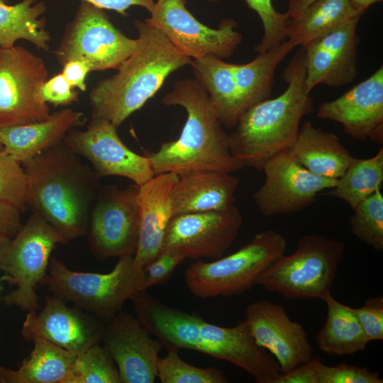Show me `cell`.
Segmentation results:
<instances>
[{
    "instance_id": "obj_1",
    "label": "cell",
    "mask_w": 383,
    "mask_h": 383,
    "mask_svg": "<svg viewBox=\"0 0 383 383\" xmlns=\"http://www.w3.org/2000/svg\"><path fill=\"white\" fill-rule=\"evenodd\" d=\"M135 317L167 350L189 349L242 368L257 383H276L280 373L274 357L258 345L246 320L222 327L172 308L146 290L131 298Z\"/></svg>"
},
{
    "instance_id": "obj_2",
    "label": "cell",
    "mask_w": 383,
    "mask_h": 383,
    "mask_svg": "<svg viewBox=\"0 0 383 383\" xmlns=\"http://www.w3.org/2000/svg\"><path fill=\"white\" fill-rule=\"evenodd\" d=\"M63 141L22 163L26 204L68 242L87 235L99 187L93 169Z\"/></svg>"
},
{
    "instance_id": "obj_3",
    "label": "cell",
    "mask_w": 383,
    "mask_h": 383,
    "mask_svg": "<svg viewBox=\"0 0 383 383\" xmlns=\"http://www.w3.org/2000/svg\"><path fill=\"white\" fill-rule=\"evenodd\" d=\"M166 106L184 109L187 119L179 138L143 152L155 174L178 176L199 171L234 172L243 168L231 152L229 135L205 89L194 79L176 81L162 99Z\"/></svg>"
},
{
    "instance_id": "obj_4",
    "label": "cell",
    "mask_w": 383,
    "mask_h": 383,
    "mask_svg": "<svg viewBox=\"0 0 383 383\" xmlns=\"http://www.w3.org/2000/svg\"><path fill=\"white\" fill-rule=\"evenodd\" d=\"M138 45L118 72L99 81L89 93L91 118L118 127L141 109L178 69L190 65L185 55L156 28L136 20Z\"/></svg>"
},
{
    "instance_id": "obj_5",
    "label": "cell",
    "mask_w": 383,
    "mask_h": 383,
    "mask_svg": "<svg viewBox=\"0 0 383 383\" xmlns=\"http://www.w3.org/2000/svg\"><path fill=\"white\" fill-rule=\"evenodd\" d=\"M282 78L287 84L285 91L248 109L229 135L231 152L243 167L262 171L269 159L288 150L299 134L302 118L313 111V99L305 87L303 48L291 59Z\"/></svg>"
},
{
    "instance_id": "obj_6",
    "label": "cell",
    "mask_w": 383,
    "mask_h": 383,
    "mask_svg": "<svg viewBox=\"0 0 383 383\" xmlns=\"http://www.w3.org/2000/svg\"><path fill=\"white\" fill-rule=\"evenodd\" d=\"M345 250L338 239L304 235L293 253L283 254L260 274L256 284L288 299H321L330 292Z\"/></svg>"
},
{
    "instance_id": "obj_7",
    "label": "cell",
    "mask_w": 383,
    "mask_h": 383,
    "mask_svg": "<svg viewBox=\"0 0 383 383\" xmlns=\"http://www.w3.org/2000/svg\"><path fill=\"white\" fill-rule=\"evenodd\" d=\"M286 249V239L279 233L258 232L229 255L213 262L192 263L184 272L186 286L201 299L239 295L255 285L260 274Z\"/></svg>"
},
{
    "instance_id": "obj_8",
    "label": "cell",
    "mask_w": 383,
    "mask_h": 383,
    "mask_svg": "<svg viewBox=\"0 0 383 383\" xmlns=\"http://www.w3.org/2000/svg\"><path fill=\"white\" fill-rule=\"evenodd\" d=\"M139 272L133 256L119 257L108 273L77 272L51 257L43 284L62 299L74 303L103 322H109L138 292Z\"/></svg>"
},
{
    "instance_id": "obj_9",
    "label": "cell",
    "mask_w": 383,
    "mask_h": 383,
    "mask_svg": "<svg viewBox=\"0 0 383 383\" xmlns=\"http://www.w3.org/2000/svg\"><path fill=\"white\" fill-rule=\"evenodd\" d=\"M67 243L43 217L32 212L11 239L1 266L7 282L17 287L3 298L7 306L14 305L27 312L39 309L36 287L43 283L55 246Z\"/></svg>"
},
{
    "instance_id": "obj_10",
    "label": "cell",
    "mask_w": 383,
    "mask_h": 383,
    "mask_svg": "<svg viewBox=\"0 0 383 383\" xmlns=\"http://www.w3.org/2000/svg\"><path fill=\"white\" fill-rule=\"evenodd\" d=\"M137 38L126 36L104 9L82 1L54 52L62 66L72 60L86 62L91 72L117 70L136 49Z\"/></svg>"
},
{
    "instance_id": "obj_11",
    "label": "cell",
    "mask_w": 383,
    "mask_h": 383,
    "mask_svg": "<svg viewBox=\"0 0 383 383\" xmlns=\"http://www.w3.org/2000/svg\"><path fill=\"white\" fill-rule=\"evenodd\" d=\"M48 77L40 57L22 46L0 48V128L50 116V108L40 94Z\"/></svg>"
},
{
    "instance_id": "obj_12",
    "label": "cell",
    "mask_w": 383,
    "mask_h": 383,
    "mask_svg": "<svg viewBox=\"0 0 383 383\" xmlns=\"http://www.w3.org/2000/svg\"><path fill=\"white\" fill-rule=\"evenodd\" d=\"M145 21L158 29L179 51L192 59L206 55L231 57L243 36L230 18L218 28L199 22L186 7V0H157Z\"/></svg>"
},
{
    "instance_id": "obj_13",
    "label": "cell",
    "mask_w": 383,
    "mask_h": 383,
    "mask_svg": "<svg viewBox=\"0 0 383 383\" xmlns=\"http://www.w3.org/2000/svg\"><path fill=\"white\" fill-rule=\"evenodd\" d=\"M139 186L109 185L99 190L87 233L93 255L99 259L134 255L139 237L137 196Z\"/></svg>"
},
{
    "instance_id": "obj_14",
    "label": "cell",
    "mask_w": 383,
    "mask_h": 383,
    "mask_svg": "<svg viewBox=\"0 0 383 383\" xmlns=\"http://www.w3.org/2000/svg\"><path fill=\"white\" fill-rule=\"evenodd\" d=\"M265 182L252 196L260 213L266 217L289 214L311 205L318 194L333 188L337 179L315 174L289 152H281L264 165Z\"/></svg>"
},
{
    "instance_id": "obj_15",
    "label": "cell",
    "mask_w": 383,
    "mask_h": 383,
    "mask_svg": "<svg viewBox=\"0 0 383 383\" xmlns=\"http://www.w3.org/2000/svg\"><path fill=\"white\" fill-rule=\"evenodd\" d=\"M117 126L101 118H92L84 131L72 128L62 141L91 165L97 178L119 176L140 186L155 174L149 160L130 150L121 140Z\"/></svg>"
},
{
    "instance_id": "obj_16",
    "label": "cell",
    "mask_w": 383,
    "mask_h": 383,
    "mask_svg": "<svg viewBox=\"0 0 383 383\" xmlns=\"http://www.w3.org/2000/svg\"><path fill=\"white\" fill-rule=\"evenodd\" d=\"M243 220L233 204L227 209L173 216L167 225L162 249L185 259H218L237 238Z\"/></svg>"
},
{
    "instance_id": "obj_17",
    "label": "cell",
    "mask_w": 383,
    "mask_h": 383,
    "mask_svg": "<svg viewBox=\"0 0 383 383\" xmlns=\"http://www.w3.org/2000/svg\"><path fill=\"white\" fill-rule=\"evenodd\" d=\"M245 320L256 343L274 357L282 373L313 359L307 332L290 319L282 304L268 299L252 302L247 306Z\"/></svg>"
},
{
    "instance_id": "obj_18",
    "label": "cell",
    "mask_w": 383,
    "mask_h": 383,
    "mask_svg": "<svg viewBox=\"0 0 383 383\" xmlns=\"http://www.w3.org/2000/svg\"><path fill=\"white\" fill-rule=\"evenodd\" d=\"M106 326L103 346L113 358L121 383H153L162 343L136 317L120 311Z\"/></svg>"
},
{
    "instance_id": "obj_19",
    "label": "cell",
    "mask_w": 383,
    "mask_h": 383,
    "mask_svg": "<svg viewBox=\"0 0 383 383\" xmlns=\"http://www.w3.org/2000/svg\"><path fill=\"white\" fill-rule=\"evenodd\" d=\"M106 326L55 295L46 296L43 309L28 312L21 333L27 340L40 338L75 354L101 343Z\"/></svg>"
},
{
    "instance_id": "obj_20",
    "label": "cell",
    "mask_w": 383,
    "mask_h": 383,
    "mask_svg": "<svg viewBox=\"0 0 383 383\" xmlns=\"http://www.w3.org/2000/svg\"><path fill=\"white\" fill-rule=\"evenodd\" d=\"M316 116L338 122L350 138L383 143V66L340 97L322 102Z\"/></svg>"
},
{
    "instance_id": "obj_21",
    "label": "cell",
    "mask_w": 383,
    "mask_h": 383,
    "mask_svg": "<svg viewBox=\"0 0 383 383\" xmlns=\"http://www.w3.org/2000/svg\"><path fill=\"white\" fill-rule=\"evenodd\" d=\"M360 13L333 32L310 43L304 49L305 87L309 93L318 84L340 87L358 75L357 28Z\"/></svg>"
},
{
    "instance_id": "obj_22",
    "label": "cell",
    "mask_w": 383,
    "mask_h": 383,
    "mask_svg": "<svg viewBox=\"0 0 383 383\" xmlns=\"http://www.w3.org/2000/svg\"><path fill=\"white\" fill-rule=\"evenodd\" d=\"M178 177L174 172L158 174L139 186V237L133 255V267L139 272L162 251L165 231L173 216L170 193Z\"/></svg>"
},
{
    "instance_id": "obj_23",
    "label": "cell",
    "mask_w": 383,
    "mask_h": 383,
    "mask_svg": "<svg viewBox=\"0 0 383 383\" xmlns=\"http://www.w3.org/2000/svg\"><path fill=\"white\" fill-rule=\"evenodd\" d=\"M240 180L231 172L199 171L178 177L170 193L172 214L218 211L234 204Z\"/></svg>"
},
{
    "instance_id": "obj_24",
    "label": "cell",
    "mask_w": 383,
    "mask_h": 383,
    "mask_svg": "<svg viewBox=\"0 0 383 383\" xmlns=\"http://www.w3.org/2000/svg\"><path fill=\"white\" fill-rule=\"evenodd\" d=\"M86 122L83 112L64 109L43 121L0 128L3 151L21 164L62 141L71 129Z\"/></svg>"
},
{
    "instance_id": "obj_25",
    "label": "cell",
    "mask_w": 383,
    "mask_h": 383,
    "mask_svg": "<svg viewBox=\"0 0 383 383\" xmlns=\"http://www.w3.org/2000/svg\"><path fill=\"white\" fill-rule=\"evenodd\" d=\"M306 169L321 177L338 179L353 159L348 150L334 133L304 122L288 150Z\"/></svg>"
},
{
    "instance_id": "obj_26",
    "label": "cell",
    "mask_w": 383,
    "mask_h": 383,
    "mask_svg": "<svg viewBox=\"0 0 383 383\" xmlns=\"http://www.w3.org/2000/svg\"><path fill=\"white\" fill-rule=\"evenodd\" d=\"M195 79L209 95L222 125L235 128L245 112L235 83L233 64L215 55L192 59Z\"/></svg>"
},
{
    "instance_id": "obj_27",
    "label": "cell",
    "mask_w": 383,
    "mask_h": 383,
    "mask_svg": "<svg viewBox=\"0 0 383 383\" xmlns=\"http://www.w3.org/2000/svg\"><path fill=\"white\" fill-rule=\"evenodd\" d=\"M30 356L17 370L0 367L1 383H67L77 354L43 338L32 340Z\"/></svg>"
},
{
    "instance_id": "obj_28",
    "label": "cell",
    "mask_w": 383,
    "mask_h": 383,
    "mask_svg": "<svg viewBox=\"0 0 383 383\" xmlns=\"http://www.w3.org/2000/svg\"><path fill=\"white\" fill-rule=\"evenodd\" d=\"M360 13L365 12L357 11L349 0H315L299 15L287 18L286 36L295 47L304 48Z\"/></svg>"
},
{
    "instance_id": "obj_29",
    "label": "cell",
    "mask_w": 383,
    "mask_h": 383,
    "mask_svg": "<svg viewBox=\"0 0 383 383\" xmlns=\"http://www.w3.org/2000/svg\"><path fill=\"white\" fill-rule=\"evenodd\" d=\"M321 299L327 305V317L316 335L319 349L329 355H352L365 350L369 340L354 308L338 302L331 292Z\"/></svg>"
},
{
    "instance_id": "obj_30",
    "label": "cell",
    "mask_w": 383,
    "mask_h": 383,
    "mask_svg": "<svg viewBox=\"0 0 383 383\" xmlns=\"http://www.w3.org/2000/svg\"><path fill=\"white\" fill-rule=\"evenodd\" d=\"M46 11L45 0H22L14 5L0 2V48H11L17 40H26L48 50L51 37L46 29Z\"/></svg>"
},
{
    "instance_id": "obj_31",
    "label": "cell",
    "mask_w": 383,
    "mask_h": 383,
    "mask_svg": "<svg viewBox=\"0 0 383 383\" xmlns=\"http://www.w3.org/2000/svg\"><path fill=\"white\" fill-rule=\"evenodd\" d=\"M294 47L286 40L273 49L259 52L248 63L233 64L234 77L245 111L270 98L275 71Z\"/></svg>"
},
{
    "instance_id": "obj_32",
    "label": "cell",
    "mask_w": 383,
    "mask_h": 383,
    "mask_svg": "<svg viewBox=\"0 0 383 383\" xmlns=\"http://www.w3.org/2000/svg\"><path fill=\"white\" fill-rule=\"evenodd\" d=\"M383 182V148L367 159L353 157L335 186L326 195L345 201L353 210L360 202L380 189Z\"/></svg>"
},
{
    "instance_id": "obj_33",
    "label": "cell",
    "mask_w": 383,
    "mask_h": 383,
    "mask_svg": "<svg viewBox=\"0 0 383 383\" xmlns=\"http://www.w3.org/2000/svg\"><path fill=\"white\" fill-rule=\"evenodd\" d=\"M350 218L352 233L376 251L383 250V195L378 189L360 202Z\"/></svg>"
},
{
    "instance_id": "obj_34",
    "label": "cell",
    "mask_w": 383,
    "mask_h": 383,
    "mask_svg": "<svg viewBox=\"0 0 383 383\" xmlns=\"http://www.w3.org/2000/svg\"><path fill=\"white\" fill-rule=\"evenodd\" d=\"M67 383H121L118 368L106 348L95 344L77 355Z\"/></svg>"
},
{
    "instance_id": "obj_35",
    "label": "cell",
    "mask_w": 383,
    "mask_h": 383,
    "mask_svg": "<svg viewBox=\"0 0 383 383\" xmlns=\"http://www.w3.org/2000/svg\"><path fill=\"white\" fill-rule=\"evenodd\" d=\"M159 358L157 377L162 383H228L223 372L215 367L201 368L184 362L177 350H167Z\"/></svg>"
},
{
    "instance_id": "obj_36",
    "label": "cell",
    "mask_w": 383,
    "mask_h": 383,
    "mask_svg": "<svg viewBox=\"0 0 383 383\" xmlns=\"http://www.w3.org/2000/svg\"><path fill=\"white\" fill-rule=\"evenodd\" d=\"M248 6L259 16L263 26V36L254 50L263 52L279 46L287 40L285 13L277 11L272 0H245Z\"/></svg>"
},
{
    "instance_id": "obj_37",
    "label": "cell",
    "mask_w": 383,
    "mask_h": 383,
    "mask_svg": "<svg viewBox=\"0 0 383 383\" xmlns=\"http://www.w3.org/2000/svg\"><path fill=\"white\" fill-rule=\"evenodd\" d=\"M26 176L22 165L0 151V201L21 209L26 204Z\"/></svg>"
},
{
    "instance_id": "obj_38",
    "label": "cell",
    "mask_w": 383,
    "mask_h": 383,
    "mask_svg": "<svg viewBox=\"0 0 383 383\" xmlns=\"http://www.w3.org/2000/svg\"><path fill=\"white\" fill-rule=\"evenodd\" d=\"M318 383H382L383 380L377 372L366 367L340 363L335 366L323 364L316 359Z\"/></svg>"
},
{
    "instance_id": "obj_39",
    "label": "cell",
    "mask_w": 383,
    "mask_h": 383,
    "mask_svg": "<svg viewBox=\"0 0 383 383\" xmlns=\"http://www.w3.org/2000/svg\"><path fill=\"white\" fill-rule=\"evenodd\" d=\"M185 258L176 251L162 250L158 256L139 273L138 292L167 283L176 267Z\"/></svg>"
},
{
    "instance_id": "obj_40",
    "label": "cell",
    "mask_w": 383,
    "mask_h": 383,
    "mask_svg": "<svg viewBox=\"0 0 383 383\" xmlns=\"http://www.w3.org/2000/svg\"><path fill=\"white\" fill-rule=\"evenodd\" d=\"M355 315L370 341L383 340V297L370 298L360 308H354Z\"/></svg>"
},
{
    "instance_id": "obj_41",
    "label": "cell",
    "mask_w": 383,
    "mask_h": 383,
    "mask_svg": "<svg viewBox=\"0 0 383 383\" xmlns=\"http://www.w3.org/2000/svg\"><path fill=\"white\" fill-rule=\"evenodd\" d=\"M41 99L55 106H67L78 100V92L66 80L62 72L48 78L40 91Z\"/></svg>"
},
{
    "instance_id": "obj_42",
    "label": "cell",
    "mask_w": 383,
    "mask_h": 383,
    "mask_svg": "<svg viewBox=\"0 0 383 383\" xmlns=\"http://www.w3.org/2000/svg\"><path fill=\"white\" fill-rule=\"evenodd\" d=\"M316 359L313 357L310 362L280 374L277 383H318Z\"/></svg>"
},
{
    "instance_id": "obj_43",
    "label": "cell",
    "mask_w": 383,
    "mask_h": 383,
    "mask_svg": "<svg viewBox=\"0 0 383 383\" xmlns=\"http://www.w3.org/2000/svg\"><path fill=\"white\" fill-rule=\"evenodd\" d=\"M21 226L20 209L0 201V235L9 238L14 237Z\"/></svg>"
},
{
    "instance_id": "obj_44",
    "label": "cell",
    "mask_w": 383,
    "mask_h": 383,
    "mask_svg": "<svg viewBox=\"0 0 383 383\" xmlns=\"http://www.w3.org/2000/svg\"><path fill=\"white\" fill-rule=\"evenodd\" d=\"M91 72L88 65L79 60H70L62 65V74L70 84L82 91H85L87 84L85 79Z\"/></svg>"
},
{
    "instance_id": "obj_45",
    "label": "cell",
    "mask_w": 383,
    "mask_h": 383,
    "mask_svg": "<svg viewBox=\"0 0 383 383\" xmlns=\"http://www.w3.org/2000/svg\"><path fill=\"white\" fill-rule=\"evenodd\" d=\"M102 9L113 10L121 16H128L127 10L133 6H139L150 12L155 0H81Z\"/></svg>"
},
{
    "instance_id": "obj_46",
    "label": "cell",
    "mask_w": 383,
    "mask_h": 383,
    "mask_svg": "<svg viewBox=\"0 0 383 383\" xmlns=\"http://www.w3.org/2000/svg\"><path fill=\"white\" fill-rule=\"evenodd\" d=\"M313 1L315 0H289L287 11L284 13L287 18L295 17Z\"/></svg>"
},
{
    "instance_id": "obj_47",
    "label": "cell",
    "mask_w": 383,
    "mask_h": 383,
    "mask_svg": "<svg viewBox=\"0 0 383 383\" xmlns=\"http://www.w3.org/2000/svg\"><path fill=\"white\" fill-rule=\"evenodd\" d=\"M352 6L358 12H365L371 5L382 0H349Z\"/></svg>"
},
{
    "instance_id": "obj_48",
    "label": "cell",
    "mask_w": 383,
    "mask_h": 383,
    "mask_svg": "<svg viewBox=\"0 0 383 383\" xmlns=\"http://www.w3.org/2000/svg\"><path fill=\"white\" fill-rule=\"evenodd\" d=\"M11 238L0 235V270L4 256L9 249Z\"/></svg>"
},
{
    "instance_id": "obj_49",
    "label": "cell",
    "mask_w": 383,
    "mask_h": 383,
    "mask_svg": "<svg viewBox=\"0 0 383 383\" xmlns=\"http://www.w3.org/2000/svg\"><path fill=\"white\" fill-rule=\"evenodd\" d=\"M1 281H6L7 282V277H6V276L5 274L0 278V291L2 289L1 286Z\"/></svg>"
},
{
    "instance_id": "obj_50",
    "label": "cell",
    "mask_w": 383,
    "mask_h": 383,
    "mask_svg": "<svg viewBox=\"0 0 383 383\" xmlns=\"http://www.w3.org/2000/svg\"><path fill=\"white\" fill-rule=\"evenodd\" d=\"M9 0H0V2L6 4Z\"/></svg>"
},
{
    "instance_id": "obj_51",
    "label": "cell",
    "mask_w": 383,
    "mask_h": 383,
    "mask_svg": "<svg viewBox=\"0 0 383 383\" xmlns=\"http://www.w3.org/2000/svg\"><path fill=\"white\" fill-rule=\"evenodd\" d=\"M4 150V148H3L2 145H1V143H0V151H1V150Z\"/></svg>"
},
{
    "instance_id": "obj_52",
    "label": "cell",
    "mask_w": 383,
    "mask_h": 383,
    "mask_svg": "<svg viewBox=\"0 0 383 383\" xmlns=\"http://www.w3.org/2000/svg\"><path fill=\"white\" fill-rule=\"evenodd\" d=\"M209 1H217L218 0H209Z\"/></svg>"
}]
</instances>
